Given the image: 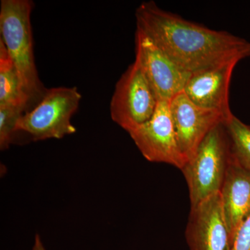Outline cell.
I'll return each instance as SVG.
<instances>
[{
    "instance_id": "6da1fadb",
    "label": "cell",
    "mask_w": 250,
    "mask_h": 250,
    "mask_svg": "<svg viewBox=\"0 0 250 250\" xmlns=\"http://www.w3.org/2000/svg\"><path fill=\"white\" fill-rule=\"evenodd\" d=\"M136 19V29L191 74L231 59L250 57V41L188 21L161 9L153 1L139 5Z\"/></svg>"
},
{
    "instance_id": "7a4b0ae2",
    "label": "cell",
    "mask_w": 250,
    "mask_h": 250,
    "mask_svg": "<svg viewBox=\"0 0 250 250\" xmlns=\"http://www.w3.org/2000/svg\"><path fill=\"white\" fill-rule=\"evenodd\" d=\"M30 0H1L0 6V40L17 69L30 100H40L46 90L41 83L33 50Z\"/></svg>"
},
{
    "instance_id": "3957f363",
    "label": "cell",
    "mask_w": 250,
    "mask_h": 250,
    "mask_svg": "<svg viewBox=\"0 0 250 250\" xmlns=\"http://www.w3.org/2000/svg\"><path fill=\"white\" fill-rule=\"evenodd\" d=\"M231 159L225 123L215 126L182 169L188 188L190 207L220 192Z\"/></svg>"
},
{
    "instance_id": "277c9868",
    "label": "cell",
    "mask_w": 250,
    "mask_h": 250,
    "mask_svg": "<svg viewBox=\"0 0 250 250\" xmlns=\"http://www.w3.org/2000/svg\"><path fill=\"white\" fill-rule=\"evenodd\" d=\"M82 95L76 87H55L46 90L41 101L20 118L16 132L29 134L34 141L60 139L76 132L71 118Z\"/></svg>"
},
{
    "instance_id": "5b68a950",
    "label": "cell",
    "mask_w": 250,
    "mask_h": 250,
    "mask_svg": "<svg viewBox=\"0 0 250 250\" xmlns=\"http://www.w3.org/2000/svg\"><path fill=\"white\" fill-rule=\"evenodd\" d=\"M159 99L136 61L118 81L110 104L112 121L129 133L149 121Z\"/></svg>"
},
{
    "instance_id": "8992f818",
    "label": "cell",
    "mask_w": 250,
    "mask_h": 250,
    "mask_svg": "<svg viewBox=\"0 0 250 250\" xmlns=\"http://www.w3.org/2000/svg\"><path fill=\"white\" fill-rule=\"evenodd\" d=\"M129 134L147 161L168 164L181 170L187 164L176 139L170 101L159 100L152 118Z\"/></svg>"
},
{
    "instance_id": "52a82bcc",
    "label": "cell",
    "mask_w": 250,
    "mask_h": 250,
    "mask_svg": "<svg viewBox=\"0 0 250 250\" xmlns=\"http://www.w3.org/2000/svg\"><path fill=\"white\" fill-rule=\"evenodd\" d=\"M136 59L159 100L170 101L183 92L191 73L184 70L142 31L136 29Z\"/></svg>"
},
{
    "instance_id": "ba28073f",
    "label": "cell",
    "mask_w": 250,
    "mask_h": 250,
    "mask_svg": "<svg viewBox=\"0 0 250 250\" xmlns=\"http://www.w3.org/2000/svg\"><path fill=\"white\" fill-rule=\"evenodd\" d=\"M185 236L190 250H232L220 192L190 207Z\"/></svg>"
},
{
    "instance_id": "9c48e42d",
    "label": "cell",
    "mask_w": 250,
    "mask_h": 250,
    "mask_svg": "<svg viewBox=\"0 0 250 250\" xmlns=\"http://www.w3.org/2000/svg\"><path fill=\"white\" fill-rule=\"evenodd\" d=\"M170 111L176 139L187 163L193 157L207 134L226 119L218 112L200 107L184 92L170 101Z\"/></svg>"
},
{
    "instance_id": "30bf717a",
    "label": "cell",
    "mask_w": 250,
    "mask_h": 250,
    "mask_svg": "<svg viewBox=\"0 0 250 250\" xmlns=\"http://www.w3.org/2000/svg\"><path fill=\"white\" fill-rule=\"evenodd\" d=\"M239 62L231 59L192 73L184 93L197 106L218 112L228 121L233 115L229 101V85L233 70Z\"/></svg>"
},
{
    "instance_id": "8fae6325",
    "label": "cell",
    "mask_w": 250,
    "mask_h": 250,
    "mask_svg": "<svg viewBox=\"0 0 250 250\" xmlns=\"http://www.w3.org/2000/svg\"><path fill=\"white\" fill-rule=\"evenodd\" d=\"M220 193L233 241L237 229L250 213V172L238 165L231 155Z\"/></svg>"
},
{
    "instance_id": "7c38bea8",
    "label": "cell",
    "mask_w": 250,
    "mask_h": 250,
    "mask_svg": "<svg viewBox=\"0 0 250 250\" xmlns=\"http://www.w3.org/2000/svg\"><path fill=\"white\" fill-rule=\"evenodd\" d=\"M30 102L17 69L0 40V107L20 106L26 110Z\"/></svg>"
},
{
    "instance_id": "4fadbf2b",
    "label": "cell",
    "mask_w": 250,
    "mask_h": 250,
    "mask_svg": "<svg viewBox=\"0 0 250 250\" xmlns=\"http://www.w3.org/2000/svg\"><path fill=\"white\" fill-rule=\"evenodd\" d=\"M233 160L250 172V125L233 115L225 123Z\"/></svg>"
},
{
    "instance_id": "5bb4252c",
    "label": "cell",
    "mask_w": 250,
    "mask_h": 250,
    "mask_svg": "<svg viewBox=\"0 0 250 250\" xmlns=\"http://www.w3.org/2000/svg\"><path fill=\"white\" fill-rule=\"evenodd\" d=\"M25 109L20 106H7L0 107V148L5 150L13 142L16 126Z\"/></svg>"
},
{
    "instance_id": "9a60e30c",
    "label": "cell",
    "mask_w": 250,
    "mask_h": 250,
    "mask_svg": "<svg viewBox=\"0 0 250 250\" xmlns=\"http://www.w3.org/2000/svg\"><path fill=\"white\" fill-rule=\"evenodd\" d=\"M232 250H250V213L237 229Z\"/></svg>"
},
{
    "instance_id": "2e32d148",
    "label": "cell",
    "mask_w": 250,
    "mask_h": 250,
    "mask_svg": "<svg viewBox=\"0 0 250 250\" xmlns=\"http://www.w3.org/2000/svg\"><path fill=\"white\" fill-rule=\"evenodd\" d=\"M32 250H46L39 235H36L35 242H34V246L33 247Z\"/></svg>"
}]
</instances>
